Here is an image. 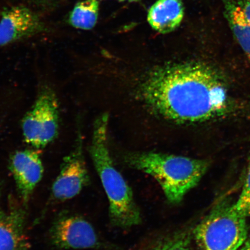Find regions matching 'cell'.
Listing matches in <instances>:
<instances>
[{"label": "cell", "mask_w": 250, "mask_h": 250, "mask_svg": "<svg viewBox=\"0 0 250 250\" xmlns=\"http://www.w3.org/2000/svg\"><path fill=\"white\" fill-rule=\"evenodd\" d=\"M129 1H139V0H129Z\"/></svg>", "instance_id": "18"}, {"label": "cell", "mask_w": 250, "mask_h": 250, "mask_svg": "<svg viewBox=\"0 0 250 250\" xmlns=\"http://www.w3.org/2000/svg\"><path fill=\"white\" fill-rule=\"evenodd\" d=\"M118 1H126V0H118Z\"/></svg>", "instance_id": "19"}, {"label": "cell", "mask_w": 250, "mask_h": 250, "mask_svg": "<svg viewBox=\"0 0 250 250\" xmlns=\"http://www.w3.org/2000/svg\"><path fill=\"white\" fill-rule=\"evenodd\" d=\"M9 167L20 196L27 202L43 176V167L38 151L24 149L15 152L11 156Z\"/></svg>", "instance_id": "9"}, {"label": "cell", "mask_w": 250, "mask_h": 250, "mask_svg": "<svg viewBox=\"0 0 250 250\" xmlns=\"http://www.w3.org/2000/svg\"><path fill=\"white\" fill-rule=\"evenodd\" d=\"M59 121L57 95L51 86H43L21 121L24 142L33 148L46 147L57 138Z\"/></svg>", "instance_id": "5"}, {"label": "cell", "mask_w": 250, "mask_h": 250, "mask_svg": "<svg viewBox=\"0 0 250 250\" xmlns=\"http://www.w3.org/2000/svg\"><path fill=\"white\" fill-rule=\"evenodd\" d=\"M52 242L63 249H89L102 246L96 230L85 218L76 215H64L53 225Z\"/></svg>", "instance_id": "7"}, {"label": "cell", "mask_w": 250, "mask_h": 250, "mask_svg": "<svg viewBox=\"0 0 250 250\" xmlns=\"http://www.w3.org/2000/svg\"><path fill=\"white\" fill-rule=\"evenodd\" d=\"M78 125L76 142L73 150L64 159L60 173L53 184L52 195L59 201L74 198L89 181L88 171L84 158L83 138Z\"/></svg>", "instance_id": "6"}, {"label": "cell", "mask_w": 250, "mask_h": 250, "mask_svg": "<svg viewBox=\"0 0 250 250\" xmlns=\"http://www.w3.org/2000/svg\"><path fill=\"white\" fill-rule=\"evenodd\" d=\"M140 91L154 113L175 123H205L232 110L223 77L204 62H181L156 68L145 77Z\"/></svg>", "instance_id": "1"}, {"label": "cell", "mask_w": 250, "mask_h": 250, "mask_svg": "<svg viewBox=\"0 0 250 250\" xmlns=\"http://www.w3.org/2000/svg\"><path fill=\"white\" fill-rule=\"evenodd\" d=\"M233 208L243 217H250V162L241 193L237 202L233 204Z\"/></svg>", "instance_id": "15"}, {"label": "cell", "mask_w": 250, "mask_h": 250, "mask_svg": "<svg viewBox=\"0 0 250 250\" xmlns=\"http://www.w3.org/2000/svg\"><path fill=\"white\" fill-rule=\"evenodd\" d=\"M99 11L98 0H83L78 2L71 12L70 24L76 29L91 30L98 21Z\"/></svg>", "instance_id": "14"}, {"label": "cell", "mask_w": 250, "mask_h": 250, "mask_svg": "<svg viewBox=\"0 0 250 250\" xmlns=\"http://www.w3.org/2000/svg\"><path fill=\"white\" fill-rule=\"evenodd\" d=\"M128 167L157 181L167 201L177 205L198 185L210 165L208 159H193L163 153H129L124 156Z\"/></svg>", "instance_id": "3"}, {"label": "cell", "mask_w": 250, "mask_h": 250, "mask_svg": "<svg viewBox=\"0 0 250 250\" xmlns=\"http://www.w3.org/2000/svg\"><path fill=\"white\" fill-rule=\"evenodd\" d=\"M224 15L234 37L250 62V23L237 0H223Z\"/></svg>", "instance_id": "12"}, {"label": "cell", "mask_w": 250, "mask_h": 250, "mask_svg": "<svg viewBox=\"0 0 250 250\" xmlns=\"http://www.w3.org/2000/svg\"><path fill=\"white\" fill-rule=\"evenodd\" d=\"M193 235L199 250H238L248 239L246 218L223 200L193 228Z\"/></svg>", "instance_id": "4"}, {"label": "cell", "mask_w": 250, "mask_h": 250, "mask_svg": "<svg viewBox=\"0 0 250 250\" xmlns=\"http://www.w3.org/2000/svg\"><path fill=\"white\" fill-rule=\"evenodd\" d=\"M109 115L102 114L93 125L89 153L109 202V217L112 226L128 228L142 221L132 189L115 167L108 143Z\"/></svg>", "instance_id": "2"}, {"label": "cell", "mask_w": 250, "mask_h": 250, "mask_svg": "<svg viewBox=\"0 0 250 250\" xmlns=\"http://www.w3.org/2000/svg\"><path fill=\"white\" fill-rule=\"evenodd\" d=\"M240 250H250V238L246 240Z\"/></svg>", "instance_id": "17"}, {"label": "cell", "mask_w": 250, "mask_h": 250, "mask_svg": "<svg viewBox=\"0 0 250 250\" xmlns=\"http://www.w3.org/2000/svg\"><path fill=\"white\" fill-rule=\"evenodd\" d=\"M237 2L250 23V0H237Z\"/></svg>", "instance_id": "16"}, {"label": "cell", "mask_w": 250, "mask_h": 250, "mask_svg": "<svg viewBox=\"0 0 250 250\" xmlns=\"http://www.w3.org/2000/svg\"><path fill=\"white\" fill-rule=\"evenodd\" d=\"M193 228L189 226L156 237L136 250H193Z\"/></svg>", "instance_id": "13"}, {"label": "cell", "mask_w": 250, "mask_h": 250, "mask_svg": "<svg viewBox=\"0 0 250 250\" xmlns=\"http://www.w3.org/2000/svg\"><path fill=\"white\" fill-rule=\"evenodd\" d=\"M184 15L182 0H158L149 9L147 21L153 29L167 34L179 27Z\"/></svg>", "instance_id": "11"}, {"label": "cell", "mask_w": 250, "mask_h": 250, "mask_svg": "<svg viewBox=\"0 0 250 250\" xmlns=\"http://www.w3.org/2000/svg\"><path fill=\"white\" fill-rule=\"evenodd\" d=\"M23 211H0V250H29Z\"/></svg>", "instance_id": "10"}, {"label": "cell", "mask_w": 250, "mask_h": 250, "mask_svg": "<svg viewBox=\"0 0 250 250\" xmlns=\"http://www.w3.org/2000/svg\"><path fill=\"white\" fill-rule=\"evenodd\" d=\"M43 29L40 18L23 6L12 7L2 12L0 20V46L28 38Z\"/></svg>", "instance_id": "8"}]
</instances>
